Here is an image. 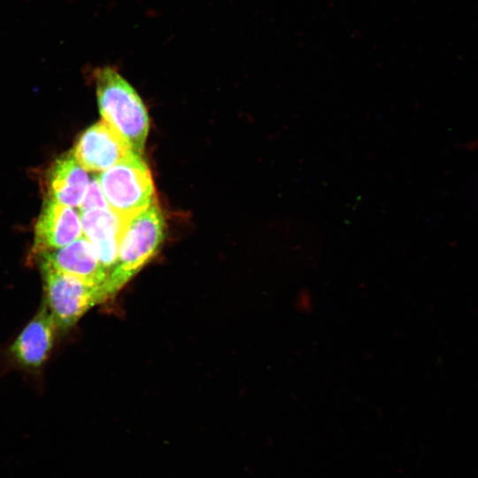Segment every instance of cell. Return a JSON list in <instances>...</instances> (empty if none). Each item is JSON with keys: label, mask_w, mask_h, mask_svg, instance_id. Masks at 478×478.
I'll return each mask as SVG.
<instances>
[{"label": "cell", "mask_w": 478, "mask_h": 478, "mask_svg": "<svg viewBox=\"0 0 478 478\" xmlns=\"http://www.w3.org/2000/svg\"><path fill=\"white\" fill-rule=\"evenodd\" d=\"M100 113L128 143L141 155L149 130L145 106L129 82L111 66L97 67L93 73Z\"/></svg>", "instance_id": "cell-1"}, {"label": "cell", "mask_w": 478, "mask_h": 478, "mask_svg": "<svg viewBox=\"0 0 478 478\" xmlns=\"http://www.w3.org/2000/svg\"><path fill=\"white\" fill-rule=\"evenodd\" d=\"M164 237V219L155 202L128 219L121 233L117 262L106 281L112 297L155 255Z\"/></svg>", "instance_id": "cell-2"}, {"label": "cell", "mask_w": 478, "mask_h": 478, "mask_svg": "<svg viewBox=\"0 0 478 478\" xmlns=\"http://www.w3.org/2000/svg\"><path fill=\"white\" fill-rule=\"evenodd\" d=\"M97 180L109 209L124 220L157 202L150 172L134 151L102 172Z\"/></svg>", "instance_id": "cell-3"}, {"label": "cell", "mask_w": 478, "mask_h": 478, "mask_svg": "<svg viewBox=\"0 0 478 478\" xmlns=\"http://www.w3.org/2000/svg\"><path fill=\"white\" fill-rule=\"evenodd\" d=\"M44 302L58 331L73 327L92 307L109 299L103 285L92 283L58 271L40 267Z\"/></svg>", "instance_id": "cell-4"}, {"label": "cell", "mask_w": 478, "mask_h": 478, "mask_svg": "<svg viewBox=\"0 0 478 478\" xmlns=\"http://www.w3.org/2000/svg\"><path fill=\"white\" fill-rule=\"evenodd\" d=\"M73 152L85 170L104 172L133 150L112 127L102 120L82 133Z\"/></svg>", "instance_id": "cell-5"}, {"label": "cell", "mask_w": 478, "mask_h": 478, "mask_svg": "<svg viewBox=\"0 0 478 478\" xmlns=\"http://www.w3.org/2000/svg\"><path fill=\"white\" fill-rule=\"evenodd\" d=\"M81 235L79 213L73 207L45 197L35 226L33 256L62 248Z\"/></svg>", "instance_id": "cell-6"}, {"label": "cell", "mask_w": 478, "mask_h": 478, "mask_svg": "<svg viewBox=\"0 0 478 478\" xmlns=\"http://www.w3.org/2000/svg\"><path fill=\"white\" fill-rule=\"evenodd\" d=\"M36 257L39 267L50 268L103 285L106 289L108 274L92 244L84 235L62 248L40 253Z\"/></svg>", "instance_id": "cell-7"}, {"label": "cell", "mask_w": 478, "mask_h": 478, "mask_svg": "<svg viewBox=\"0 0 478 478\" xmlns=\"http://www.w3.org/2000/svg\"><path fill=\"white\" fill-rule=\"evenodd\" d=\"M58 331L57 323L43 301L38 312L10 346V352L20 366L38 368L48 358Z\"/></svg>", "instance_id": "cell-8"}, {"label": "cell", "mask_w": 478, "mask_h": 478, "mask_svg": "<svg viewBox=\"0 0 478 478\" xmlns=\"http://www.w3.org/2000/svg\"><path fill=\"white\" fill-rule=\"evenodd\" d=\"M47 198L69 207L80 206L87 191L89 178L73 150L57 158L45 174Z\"/></svg>", "instance_id": "cell-9"}, {"label": "cell", "mask_w": 478, "mask_h": 478, "mask_svg": "<svg viewBox=\"0 0 478 478\" xmlns=\"http://www.w3.org/2000/svg\"><path fill=\"white\" fill-rule=\"evenodd\" d=\"M84 236L90 242L108 277L116 265L119 241L127 220L108 209L81 212Z\"/></svg>", "instance_id": "cell-10"}, {"label": "cell", "mask_w": 478, "mask_h": 478, "mask_svg": "<svg viewBox=\"0 0 478 478\" xmlns=\"http://www.w3.org/2000/svg\"><path fill=\"white\" fill-rule=\"evenodd\" d=\"M80 208L81 212L109 208L101 190L97 177H94L89 181L87 191L80 204Z\"/></svg>", "instance_id": "cell-11"}]
</instances>
